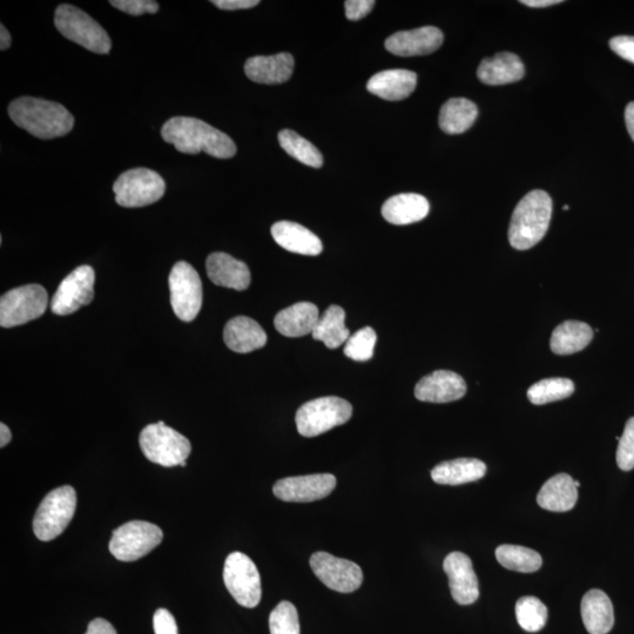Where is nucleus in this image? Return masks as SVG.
<instances>
[{
  "instance_id": "obj_1",
  "label": "nucleus",
  "mask_w": 634,
  "mask_h": 634,
  "mask_svg": "<svg viewBox=\"0 0 634 634\" xmlns=\"http://www.w3.org/2000/svg\"><path fill=\"white\" fill-rule=\"evenodd\" d=\"M161 136L166 143L185 154L205 152L214 158L229 159L236 153L231 137L197 118H171L163 126Z\"/></svg>"
},
{
  "instance_id": "obj_2",
  "label": "nucleus",
  "mask_w": 634,
  "mask_h": 634,
  "mask_svg": "<svg viewBox=\"0 0 634 634\" xmlns=\"http://www.w3.org/2000/svg\"><path fill=\"white\" fill-rule=\"evenodd\" d=\"M9 116L13 123L33 137L44 140L64 137L74 126L72 114L62 104L32 97L13 100Z\"/></svg>"
},
{
  "instance_id": "obj_3",
  "label": "nucleus",
  "mask_w": 634,
  "mask_h": 634,
  "mask_svg": "<svg viewBox=\"0 0 634 634\" xmlns=\"http://www.w3.org/2000/svg\"><path fill=\"white\" fill-rule=\"evenodd\" d=\"M552 217V200L544 191H532L519 201L509 227L510 245L528 251L548 232Z\"/></svg>"
},
{
  "instance_id": "obj_4",
  "label": "nucleus",
  "mask_w": 634,
  "mask_h": 634,
  "mask_svg": "<svg viewBox=\"0 0 634 634\" xmlns=\"http://www.w3.org/2000/svg\"><path fill=\"white\" fill-rule=\"evenodd\" d=\"M139 444L148 461L165 468L181 467L192 451L191 442L164 422L150 424L141 431Z\"/></svg>"
},
{
  "instance_id": "obj_5",
  "label": "nucleus",
  "mask_w": 634,
  "mask_h": 634,
  "mask_svg": "<svg viewBox=\"0 0 634 634\" xmlns=\"http://www.w3.org/2000/svg\"><path fill=\"white\" fill-rule=\"evenodd\" d=\"M56 28L71 42L98 55L110 53L109 33L90 15L72 5H60L55 15Z\"/></svg>"
},
{
  "instance_id": "obj_6",
  "label": "nucleus",
  "mask_w": 634,
  "mask_h": 634,
  "mask_svg": "<svg viewBox=\"0 0 634 634\" xmlns=\"http://www.w3.org/2000/svg\"><path fill=\"white\" fill-rule=\"evenodd\" d=\"M77 508V492L70 485L52 490L40 503L33 519V531L40 541L50 542L62 535Z\"/></svg>"
},
{
  "instance_id": "obj_7",
  "label": "nucleus",
  "mask_w": 634,
  "mask_h": 634,
  "mask_svg": "<svg viewBox=\"0 0 634 634\" xmlns=\"http://www.w3.org/2000/svg\"><path fill=\"white\" fill-rule=\"evenodd\" d=\"M352 415V404L340 397L327 396L303 404L295 422L300 435L315 437L346 424Z\"/></svg>"
},
{
  "instance_id": "obj_8",
  "label": "nucleus",
  "mask_w": 634,
  "mask_h": 634,
  "mask_svg": "<svg viewBox=\"0 0 634 634\" xmlns=\"http://www.w3.org/2000/svg\"><path fill=\"white\" fill-rule=\"evenodd\" d=\"M165 180L148 168H133L114 182L117 204L126 208L145 207L164 197Z\"/></svg>"
},
{
  "instance_id": "obj_9",
  "label": "nucleus",
  "mask_w": 634,
  "mask_h": 634,
  "mask_svg": "<svg viewBox=\"0 0 634 634\" xmlns=\"http://www.w3.org/2000/svg\"><path fill=\"white\" fill-rule=\"evenodd\" d=\"M164 532L158 525L132 521L113 531L110 551L121 562H134L148 555L163 542Z\"/></svg>"
},
{
  "instance_id": "obj_10",
  "label": "nucleus",
  "mask_w": 634,
  "mask_h": 634,
  "mask_svg": "<svg viewBox=\"0 0 634 634\" xmlns=\"http://www.w3.org/2000/svg\"><path fill=\"white\" fill-rule=\"evenodd\" d=\"M47 303L49 295L42 286L12 289L0 299V326L13 328L39 319L45 313Z\"/></svg>"
},
{
  "instance_id": "obj_11",
  "label": "nucleus",
  "mask_w": 634,
  "mask_h": 634,
  "mask_svg": "<svg viewBox=\"0 0 634 634\" xmlns=\"http://www.w3.org/2000/svg\"><path fill=\"white\" fill-rule=\"evenodd\" d=\"M224 582L236 603L254 609L262 597L261 577L251 558L242 552H233L225 562Z\"/></svg>"
},
{
  "instance_id": "obj_12",
  "label": "nucleus",
  "mask_w": 634,
  "mask_h": 634,
  "mask_svg": "<svg viewBox=\"0 0 634 634\" xmlns=\"http://www.w3.org/2000/svg\"><path fill=\"white\" fill-rule=\"evenodd\" d=\"M173 312L181 321L191 322L202 306V283L197 271L185 261L175 263L170 279Z\"/></svg>"
},
{
  "instance_id": "obj_13",
  "label": "nucleus",
  "mask_w": 634,
  "mask_h": 634,
  "mask_svg": "<svg viewBox=\"0 0 634 634\" xmlns=\"http://www.w3.org/2000/svg\"><path fill=\"white\" fill-rule=\"evenodd\" d=\"M314 575L330 590L352 593L363 583V571L359 565L347 559L337 558L328 552H316L310 557Z\"/></svg>"
},
{
  "instance_id": "obj_14",
  "label": "nucleus",
  "mask_w": 634,
  "mask_h": 634,
  "mask_svg": "<svg viewBox=\"0 0 634 634\" xmlns=\"http://www.w3.org/2000/svg\"><path fill=\"white\" fill-rule=\"evenodd\" d=\"M94 274L90 266H80L67 275L51 301L52 312L65 316L90 305L94 298Z\"/></svg>"
},
{
  "instance_id": "obj_15",
  "label": "nucleus",
  "mask_w": 634,
  "mask_h": 634,
  "mask_svg": "<svg viewBox=\"0 0 634 634\" xmlns=\"http://www.w3.org/2000/svg\"><path fill=\"white\" fill-rule=\"evenodd\" d=\"M336 478L332 474H315L283 478L275 483L273 492L283 502L310 503L332 494Z\"/></svg>"
},
{
  "instance_id": "obj_16",
  "label": "nucleus",
  "mask_w": 634,
  "mask_h": 634,
  "mask_svg": "<svg viewBox=\"0 0 634 634\" xmlns=\"http://www.w3.org/2000/svg\"><path fill=\"white\" fill-rule=\"evenodd\" d=\"M444 572L449 578L451 596L460 605L474 604L480 597V585L471 559L462 552H451L445 557Z\"/></svg>"
},
{
  "instance_id": "obj_17",
  "label": "nucleus",
  "mask_w": 634,
  "mask_h": 634,
  "mask_svg": "<svg viewBox=\"0 0 634 634\" xmlns=\"http://www.w3.org/2000/svg\"><path fill=\"white\" fill-rule=\"evenodd\" d=\"M467 394V383L463 377L449 370L424 376L416 384L415 396L417 400L429 403H449L461 400Z\"/></svg>"
},
{
  "instance_id": "obj_18",
  "label": "nucleus",
  "mask_w": 634,
  "mask_h": 634,
  "mask_svg": "<svg viewBox=\"0 0 634 634\" xmlns=\"http://www.w3.org/2000/svg\"><path fill=\"white\" fill-rule=\"evenodd\" d=\"M443 33L434 26L396 32L386 40V49L395 56L416 57L434 53L443 44Z\"/></svg>"
},
{
  "instance_id": "obj_19",
  "label": "nucleus",
  "mask_w": 634,
  "mask_h": 634,
  "mask_svg": "<svg viewBox=\"0 0 634 634\" xmlns=\"http://www.w3.org/2000/svg\"><path fill=\"white\" fill-rule=\"evenodd\" d=\"M206 269L209 280L214 285L229 289L246 290L251 285V272L245 262L236 260L226 253L208 256Z\"/></svg>"
},
{
  "instance_id": "obj_20",
  "label": "nucleus",
  "mask_w": 634,
  "mask_h": 634,
  "mask_svg": "<svg viewBox=\"0 0 634 634\" xmlns=\"http://www.w3.org/2000/svg\"><path fill=\"white\" fill-rule=\"evenodd\" d=\"M294 58L290 53L249 58L245 64L246 76L254 83L278 85L288 82L294 71Z\"/></svg>"
},
{
  "instance_id": "obj_21",
  "label": "nucleus",
  "mask_w": 634,
  "mask_h": 634,
  "mask_svg": "<svg viewBox=\"0 0 634 634\" xmlns=\"http://www.w3.org/2000/svg\"><path fill=\"white\" fill-rule=\"evenodd\" d=\"M224 341L233 352L248 354L266 346L267 334L253 319L236 316L225 327Z\"/></svg>"
},
{
  "instance_id": "obj_22",
  "label": "nucleus",
  "mask_w": 634,
  "mask_h": 634,
  "mask_svg": "<svg viewBox=\"0 0 634 634\" xmlns=\"http://www.w3.org/2000/svg\"><path fill=\"white\" fill-rule=\"evenodd\" d=\"M525 76L524 64L518 56L510 52L498 53L484 59L477 70V77L483 84L501 86L519 82Z\"/></svg>"
},
{
  "instance_id": "obj_23",
  "label": "nucleus",
  "mask_w": 634,
  "mask_h": 634,
  "mask_svg": "<svg viewBox=\"0 0 634 634\" xmlns=\"http://www.w3.org/2000/svg\"><path fill=\"white\" fill-rule=\"evenodd\" d=\"M417 74L409 70H387L369 79L367 89L374 96L389 101L407 99L416 89Z\"/></svg>"
},
{
  "instance_id": "obj_24",
  "label": "nucleus",
  "mask_w": 634,
  "mask_h": 634,
  "mask_svg": "<svg viewBox=\"0 0 634 634\" xmlns=\"http://www.w3.org/2000/svg\"><path fill=\"white\" fill-rule=\"evenodd\" d=\"M273 238L288 252L316 256L322 253V242L309 229L292 221H280L272 227Z\"/></svg>"
},
{
  "instance_id": "obj_25",
  "label": "nucleus",
  "mask_w": 634,
  "mask_h": 634,
  "mask_svg": "<svg viewBox=\"0 0 634 634\" xmlns=\"http://www.w3.org/2000/svg\"><path fill=\"white\" fill-rule=\"evenodd\" d=\"M429 201L423 195L403 193L391 197L382 207L383 218L389 224L404 226L415 224L428 217Z\"/></svg>"
},
{
  "instance_id": "obj_26",
  "label": "nucleus",
  "mask_w": 634,
  "mask_h": 634,
  "mask_svg": "<svg viewBox=\"0 0 634 634\" xmlns=\"http://www.w3.org/2000/svg\"><path fill=\"white\" fill-rule=\"evenodd\" d=\"M585 629L590 634H607L615 625V612L609 596L602 590L585 593L580 604Z\"/></svg>"
},
{
  "instance_id": "obj_27",
  "label": "nucleus",
  "mask_w": 634,
  "mask_h": 634,
  "mask_svg": "<svg viewBox=\"0 0 634 634\" xmlns=\"http://www.w3.org/2000/svg\"><path fill=\"white\" fill-rule=\"evenodd\" d=\"M319 309L310 302H299L275 316L274 326L278 332L287 337L312 335L319 322Z\"/></svg>"
},
{
  "instance_id": "obj_28",
  "label": "nucleus",
  "mask_w": 634,
  "mask_h": 634,
  "mask_svg": "<svg viewBox=\"0 0 634 634\" xmlns=\"http://www.w3.org/2000/svg\"><path fill=\"white\" fill-rule=\"evenodd\" d=\"M577 501L578 488L575 480L568 474L551 477L537 496L539 507L553 512L570 511L575 508Z\"/></svg>"
},
{
  "instance_id": "obj_29",
  "label": "nucleus",
  "mask_w": 634,
  "mask_h": 634,
  "mask_svg": "<svg viewBox=\"0 0 634 634\" xmlns=\"http://www.w3.org/2000/svg\"><path fill=\"white\" fill-rule=\"evenodd\" d=\"M487 474V465L477 458H457L443 462L431 471V478L437 484L462 485L481 480Z\"/></svg>"
},
{
  "instance_id": "obj_30",
  "label": "nucleus",
  "mask_w": 634,
  "mask_h": 634,
  "mask_svg": "<svg viewBox=\"0 0 634 634\" xmlns=\"http://www.w3.org/2000/svg\"><path fill=\"white\" fill-rule=\"evenodd\" d=\"M593 339V330L588 323L565 321L553 330L550 347L557 355H571L588 347Z\"/></svg>"
},
{
  "instance_id": "obj_31",
  "label": "nucleus",
  "mask_w": 634,
  "mask_h": 634,
  "mask_svg": "<svg viewBox=\"0 0 634 634\" xmlns=\"http://www.w3.org/2000/svg\"><path fill=\"white\" fill-rule=\"evenodd\" d=\"M478 109L475 103L465 98H453L442 106L440 127L447 134H462L475 124Z\"/></svg>"
},
{
  "instance_id": "obj_32",
  "label": "nucleus",
  "mask_w": 634,
  "mask_h": 634,
  "mask_svg": "<svg viewBox=\"0 0 634 634\" xmlns=\"http://www.w3.org/2000/svg\"><path fill=\"white\" fill-rule=\"evenodd\" d=\"M313 339L325 343L329 349L345 345L350 337L346 327V312L340 306H330L322 316L312 334Z\"/></svg>"
},
{
  "instance_id": "obj_33",
  "label": "nucleus",
  "mask_w": 634,
  "mask_h": 634,
  "mask_svg": "<svg viewBox=\"0 0 634 634\" xmlns=\"http://www.w3.org/2000/svg\"><path fill=\"white\" fill-rule=\"evenodd\" d=\"M496 558L505 569L522 573L536 572L543 565V559L537 551L519 545L498 546Z\"/></svg>"
},
{
  "instance_id": "obj_34",
  "label": "nucleus",
  "mask_w": 634,
  "mask_h": 634,
  "mask_svg": "<svg viewBox=\"0 0 634 634\" xmlns=\"http://www.w3.org/2000/svg\"><path fill=\"white\" fill-rule=\"evenodd\" d=\"M279 143L290 157L300 161L303 165L320 168L323 165V157L316 146L298 133L283 130L279 133Z\"/></svg>"
},
{
  "instance_id": "obj_35",
  "label": "nucleus",
  "mask_w": 634,
  "mask_h": 634,
  "mask_svg": "<svg viewBox=\"0 0 634 634\" xmlns=\"http://www.w3.org/2000/svg\"><path fill=\"white\" fill-rule=\"evenodd\" d=\"M575 393V384L563 377H553L534 384L528 390V399L535 406L568 399Z\"/></svg>"
},
{
  "instance_id": "obj_36",
  "label": "nucleus",
  "mask_w": 634,
  "mask_h": 634,
  "mask_svg": "<svg viewBox=\"0 0 634 634\" xmlns=\"http://www.w3.org/2000/svg\"><path fill=\"white\" fill-rule=\"evenodd\" d=\"M516 618L519 626L528 632H538L543 629L548 620V609L536 597H523L516 604Z\"/></svg>"
},
{
  "instance_id": "obj_37",
  "label": "nucleus",
  "mask_w": 634,
  "mask_h": 634,
  "mask_svg": "<svg viewBox=\"0 0 634 634\" xmlns=\"http://www.w3.org/2000/svg\"><path fill=\"white\" fill-rule=\"evenodd\" d=\"M377 341V335L372 327H366L354 335H350L345 346V355L356 362H366L372 359Z\"/></svg>"
},
{
  "instance_id": "obj_38",
  "label": "nucleus",
  "mask_w": 634,
  "mask_h": 634,
  "mask_svg": "<svg viewBox=\"0 0 634 634\" xmlns=\"http://www.w3.org/2000/svg\"><path fill=\"white\" fill-rule=\"evenodd\" d=\"M271 634H300L299 613L289 602H281L269 616Z\"/></svg>"
},
{
  "instance_id": "obj_39",
  "label": "nucleus",
  "mask_w": 634,
  "mask_h": 634,
  "mask_svg": "<svg viewBox=\"0 0 634 634\" xmlns=\"http://www.w3.org/2000/svg\"><path fill=\"white\" fill-rule=\"evenodd\" d=\"M617 464L623 471L634 469V417L626 422L617 450Z\"/></svg>"
},
{
  "instance_id": "obj_40",
  "label": "nucleus",
  "mask_w": 634,
  "mask_h": 634,
  "mask_svg": "<svg viewBox=\"0 0 634 634\" xmlns=\"http://www.w3.org/2000/svg\"><path fill=\"white\" fill-rule=\"evenodd\" d=\"M110 4L131 16H141L145 13L159 11V4L153 0H111Z\"/></svg>"
},
{
  "instance_id": "obj_41",
  "label": "nucleus",
  "mask_w": 634,
  "mask_h": 634,
  "mask_svg": "<svg viewBox=\"0 0 634 634\" xmlns=\"http://www.w3.org/2000/svg\"><path fill=\"white\" fill-rule=\"evenodd\" d=\"M155 634H178V625L172 613L166 609L155 611L153 617Z\"/></svg>"
},
{
  "instance_id": "obj_42",
  "label": "nucleus",
  "mask_w": 634,
  "mask_h": 634,
  "mask_svg": "<svg viewBox=\"0 0 634 634\" xmlns=\"http://www.w3.org/2000/svg\"><path fill=\"white\" fill-rule=\"evenodd\" d=\"M375 4L374 0H347L345 3L346 16L349 20L357 22V20L368 16Z\"/></svg>"
},
{
  "instance_id": "obj_43",
  "label": "nucleus",
  "mask_w": 634,
  "mask_h": 634,
  "mask_svg": "<svg viewBox=\"0 0 634 634\" xmlns=\"http://www.w3.org/2000/svg\"><path fill=\"white\" fill-rule=\"evenodd\" d=\"M610 47L620 58L634 64V37L619 36L612 38Z\"/></svg>"
},
{
  "instance_id": "obj_44",
  "label": "nucleus",
  "mask_w": 634,
  "mask_h": 634,
  "mask_svg": "<svg viewBox=\"0 0 634 634\" xmlns=\"http://www.w3.org/2000/svg\"><path fill=\"white\" fill-rule=\"evenodd\" d=\"M212 4L221 10L236 11L255 8L260 2L258 0H213Z\"/></svg>"
},
{
  "instance_id": "obj_45",
  "label": "nucleus",
  "mask_w": 634,
  "mask_h": 634,
  "mask_svg": "<svg viewBox=\"0 0 634 634\" xmlns=\"http://www.w3.org/2000/svg\"><path fill=\"white\" fill-rule=\"evenodd\" d=\"M85 634H117V631L110 622H107V620L103 618H96L89 624Z\"/></svg>"
},
{
  "instance_id": "obj_46",
  "label": "nucleus",
  "mask_w": 634,
  "mask_h": 634,
  "mask_svg": "<svg viewBox=\"0 0 634 634\" xmlns=\"http://www.w3.org/2000/svg\"><path fill=\"white\" fill-rule=\"evenodd\" d=\"M625 123L627 132H629L630 137L634 141V101L627 105L625 110Z\"/></svg>"
},
{
  "instance_id": "obj_47",
  "label": "nucleus",
  "mask_w": 634,
  "mask_h": 634,
  "mask_svg": "<svg viewBox=\"0 0 634 634\" xmlns=\"http://www.w3.org/2000/svg\"><path fill=\"white\" fill-rule=\"evenodd\" d=\"M522 4L529 8H549L551 5L561 4L562 0H522Z\"/></svg>"
},
{
  "instance_id": "obj_48",
  "label": "nucleus",
  "mask_w": 634,
  "mask_h": 634,
  "mask_svg": "<svg viewBox=\"0 0 634 634\" xmlns=\"http://www.w3.org/2000/svg\"><path fill=\"white\" fill-rule=\"evenodd\" d=\"M12 39L8 29L4 25L0 26V50H8L11 46Z\"/></svg>"
},
{
  "instance_id": "obj_49",
  "label": "nucleus",
  "mask_w": 634,
  "mask_h": 634,
  "mask_svg": "<svg viewBox=\"0 0 634 634\" xmlns=\"http://www.w3.org/2000/svg\"><path fill=\"white\" fill-rule=\"evenodd\" d=\"M12 435L8 426L4 423L0 424V447L4 448L11 441Z\"/></svg>"
},
{
  "instance_id": "obj_50",
  "label": "nucleus",
  "mask_w": 634,
  "mask_h": 634,
  "mask_svg": "<svg viewBox=\"0 0 634 634\" xmlns=\"http://www.w3.org/2000/svg\"><path fill=\"white\" fill-rule=\"evenodd\" d=\"M576 487L579 488L580 487V483L578 481H575Z\"/></svg>"
},
{
  "instance_id": "obj_51",
  "label": "nucleus",
  "mask_w": 634,
  "mask_h": 634,
  "mask_svg": "<svg viewBox=\"0 0 634 634\" xmlns=\"http://www.w3.org/2000/svg\"><path fill=\"white\" fill-rule=\"evenodd\" d=\"M564 209H565V211H568L569 206H568V205H565V206H564Z\"/></svg>"
}]
</instances>
